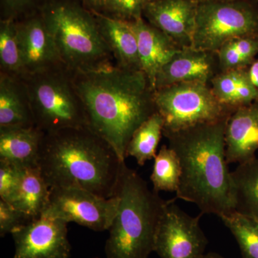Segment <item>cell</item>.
Wrapping results in <instances>:
<instances>
[{
  "label": "cell",
  "instance_id": "6da1fadb",
  "mask_svg": "<svg viewBox=\"0 0 258 258\" xmlns=\"http://www.w3.org/2000/svg\"><path fill=\"white\" fill-rule=\"evenodd\" d=\"M73 79L88 127L125 161L134 132L157 112L155 88L143 71L113 62L73 71Z\"/></svg>",
  "mask_w": 258,
  "mask_h": 258
},
{
  "label": "cell",
  "instance_id": "7a4b0ae2",
  "mask_svg": "<svg viewBox=\"0 0 258 258\" xmlns=\"http://www.w3.org/2000/svg\"><path fill=\"white\" fill-rule=\"evenodd\" d=\"M227 118L163 134L181 166L174 198L195 204L204 215L220 218L235 212L232 176L225 156Z\"/></svg>",
  "mask_w": 258,
  "mask_h": 258
},
{
  "label": "cell",
  "instance_id": "3957f363",
  "mask_svg": "<svg viewBox=\"0 0 258 258\" xmlns=\"http://www.w3.org/2000/svg\"><path fill=\"white\" fill-rule=\"evenodd\" d=\"M124 162L106 141L84 127L45 133L38 165L50 189L80 188L111 198Z\"/></svg>",
  "mask_w": 258,
  "mask_h": 258
},
{
  "label": "cell",
  "instance_id": "277c9868",
  "mask_svg": "<svg viewBox=\"0 0 258 258\" xmlns=\"http://www.w3.org/2000/svg\"><path fill=\"white\" fill-rule=\"evenodd\" d=\"M137 171L124 162L116 195L118 210L105 244L106 258H149L167 205Z\"/></svg>",
  "mask_w": 258,
  "mask_h": 258
},
{
  "label": "cell",
  "instance_id": "5b68a950",
  "mask_svg": "<svg viewBox=\"0 0 258 258\" xmlns=\"http://www.w3.org/2000/svg\"><path fill=\"white\" fill-rule=\"evenodd\" d=\"M40 12L66 68L74 71L112 62L96 17L81 3L47 0Z\"/></svg>",
  "mask_w": 258,
  "mask_h": 258
},
{
  "label": "cell",
  "instance_id": "8992f818",
  "mask_svg": "<svg viewBox=\"0 0 258 258\" xmlns=\"http://www.w3.org/2000/svg\"><path fill=\"white\" fill-rule=\"evenodd\" d=\"M23 79L28 87L37 128L49 133L88 127L86 110L75 88L72 71L63 66L26 75Z\"/></svg>",
  "mask_w": 258,
  "mask_h": 258
},
{
  "label": "cell",
  "instance_id": "52a82bcc",
  "mask_svg": "<svg viewBox=\"0 0 258 258\" xmlns=\"http://www.w3.org/2000/svg\"><path fill=\"white\" fill-rule=\"evenodd\" d=\"M258 38L255 0H198L191 47L217 52L239 37Z\"/></svg>",
  "mask_w": 258,
  "mask_h": 258
},
{
  "label": "cell",
  "instance_id": "ba28073f",
  "mask_svg": "<svg viewBox=\"0 0 258 258\" xmlns=\"http://www.w3.org/2000/svg\"><path fill=\"white\" fill-rule=\"evenodd\" d=\"M157 111L164 120L163 134L225 119L235 109L222 104L210 84L176 83L156 90Z\"/></svg>",
  "mask_w": 258,
  "mask_h": 258
},
{
  "label": "cell",
  "instance_id": "9c48e42d",
  "mask_svg": "<svg viewBox=\"0 0 258 258\" xmlns=\"http://www.w3.org/2000/svg\"><path fill=\"white\" fill-rule=\"evenodd\" d=\"M118 203L117 195L104 198L80 188H51L48 205L42 215L103 232L109 230Z\"/></svg>",
  "mask_w": 258,
  "mask_h": 258
},
{
  "label": "cell",
  "instance_id": "30bf717a",
  "mask_svg": "<svg viewBox=\"0 0 258 258\" xmlns=\"http://www.w3.org/2000/svg\"><path fill=\"white\" fill-rule=\"evenodd\" d=\"M175 201L168 200L158 226L154 252L161 258H202L208 244L200 224L204 214L191 216Z\"/></svg>",
  "mask_w": 258,
  "mask_h": 258
},
{
  "label": "cell",
  "instance_id": "8fae6325",
  "mask_svg": "<svg viewBox=\"0 0 258 258\" xmlns=\"http://www.w3.org/2000/svg\"><path fill=\"white\" fill-rule=\"evenodd\" d=\"M67 222L42 215L11 234L13 258H69L71 245Z\"/></svg>",
  "mask_w": 258,
  "mask_h": 258
},
{
  "label": "cell",
  "instance_id": "7c38bea8",
  "mask_svg": "<svg viewBox=\"0 0 258 258\" xmlns=\"http://www.w3.org/2000/svg\"><path fill=\"white\" fill-rule=\"evenodd\" d=\"M17 30L25 76L66 66L40 12L17 20Z\"/></svg>",
  "mask_w": 258,
  "mask_h": 258
},
{
  "label": "cell",
  "instance_id": "4fadbf2b",
  "mask_svg": "<svg viewBox=\"0 0 258 258\" xmlns=\"http://www.w3.org/2000/svg\"><path fill=\"white\" fill-rule=\"evenodd\" d=\"M198 0H149L143 18L180 48L191 47Z\"/></svg>",
  "mask_w": 258,
  "mask_h": 258
},
{
  "label": "cell",
  "instance_id": "5bb4252c",
  "mask_svg": "<svg viewBox=\"0 0 258 258\" xmlns=\"http://www.w3.org/2000/svg\"><path fill=\"white\" fill-rule=\"evenodd\" d=\"M220 73L216 52L185 47L176 52L161 69L156 78L155 90L180 83L210 84Z\"/></svg>",
  "mask_w": 258,
  "mask_h": 258
},
{
  "label": "cell",
  "instance_id": "9a60e30c",
  "mask_svg": "<svg viewBox=\"0 0 258 258\" xmlns=\"http://www.w3.org/2000/svg\"><path fill=\"white\" fill-rule=\"evenodd\" d=\"M226 160L241 164L257 157L258 101L240 107L231 113L225 131Z\"/></svg>",
  "mask_w": 258,
  "mask_h": 258
},
{
  "label": "cell",
  "instance_id": "2e32d148",
  "mask_svg": "<svg viewBox=\"0 0 258 258\" xmlns=\"http://www.w3.org/2000/svg\"><path fill=\"white\" fill-rule=\"evenodd\" d=\"M131 23L138 39L141 69L155 88L158 74L181 48L144 18Z\"/></svg>",
  "mask_w": 258,
  "mask_h": 258
},
{
  "label": "cell",
  "instance_id": "e0dca14e",
  "mask_svg": "<svg viewBox=\"0 0 258 258\" xmlns=\"http://www.w3.org/2000/svg\"><path fill=\"white\" fill-rule=\"evenodd\" d=\"M103 40L109 49L115 66L121 69L142 71L138 39L131 22L106 15L93 13Z\"/></svg>",
  "mask_w": 258,
  "mask_h": 258
},
{
  "label": "cell",
  "instance_id": "ac0fdd59",
  "mask_svg": "<svg viewBox=\"0 0 258 258\" xmlns=\"http://www.w3.org/2000/svg\"><path fill=\"white\" fill-rule=\"evenodd\" d=\"M45 134L35 125L0 127V159L22 168L39 166Z\"/></svg>",
  "mask_w": 258,
  "mask_h": 258
},
{
  "label": "cell",
  "instance_id": "d6986e66",
  "mask_svg": "<svg viewBox=\"0 0 258 258\" xmlns=\"http://www.w3.org/2000/svg\"><path fill=\"white\" fill-rule=\"evenodd\" d=\"M33 125L35 120L25 81L0 73V127Z\"/></svg>",
  "mask_w": 258,
  "mask_h": 258
},
{
  "label": "cell",
  "instance_id": "ffe728a7",
  "mask_svg": "<svg viewBox=\"0 0 258 258\" xmlns=\"http://www.w3.org/2000/svg\"><path fill=\"white\" fill-rule=\"evenodd\" d=\"M50 195V186L39 166L24 167L18 191L10 205L35 220L45 211Z\"/></svg>",
  "mask_w": 258,
  "mask_h": 258
},
{
  "label": "cell",
  "instance_id": "44dd1931",
  "mask_svg": "<svg viewBox=\"0 0 258 258\" xmlns=\"http://www.w3.org/2000/svg\"><path fill=\"white\" fill-rule=\"evenodd\" d=\"M235 212L258 220V157L231 171Z\"/></svg>",
  "mask_w": 258,
  "mask_h": 258
},
{
  "label": "cell",
  "instance_id": "7402d4cb",
  "mask_svg": "<svg viewBox=\"0 0 258 258\" xmlns=\"http://www.w3.org/2000/svg\"><path fill=\"white\" fill-rule=\"evenodd\" d=\"M210 86L222 104L237 109L258 101V94L246 77L243 69L220 73Z\"/></svg>",
  "mask_w": 258,
  "mask_h": 258
},
{
  "label": "cell",
  "instance_id": "603a6c76",
  "mask_svg": "<svg viewBox=\"0 0 258 258\" xmlns=\"http://www.w3.org/2000/svg\"><path fill=\"white\" fill-rule=\"evenodd\" d=\"M164 129V120L158 112L148 118L134 132L126 149V157H132L142 166L154 159Z\"/></svg>",
  "mask_w": 258,
  "mask_h": 258
},
{
  "label": "cell",
  "instance_id": "cb8c5ba5",
  "mask_svg": "<svg viewBox=\"0 0 258 258\" xmlns=\"http://www.w3.org/2000/svg\"><path fill=\"white\" fill-rule=\"evenodd\" d=\"M0 73L20 78L25 75L14 19L0 22Z\"/></svg>",
  "mask_w": 258,
  "mask_h": 258
},
{
  "label": "cell",
  "instance_id": "d4e9b609",
  "mask_svg": "<svg viewBox=\"0 0 258 258\" xmlns=\"http://www.w3.org/2000/svg\"><path fill=\"white\" fill-rule=\"evenodd\" d=\"M150 179L153 189L159 191L176 192L179 189L181 177V166L179 158L174 150L168 145L161 146L159 153L154 159Z\"/></svg>",
  "mask_w": 258,
  "mask_h": 258
},
{
  "label": "cell",
  "instance_id": "484cf974",
  "mask_svg": "<svg viewBox=\"0 0 258 258\" xmlns=\"http://www.w3.org/2000/svg\"><path fill=\"white\" fill-rule=\"evenodd\" d=\"M216 53L221 72L243 69L257 57L258 38L233 39L224 44Z\"/></svg>",
  "mask_w": 258,
  "mask_h": 258
},
{
  "label": "cell",
  "instance_id": "4316f807",
  "mask_svg": "<svg viewBox=\"0 0 258 258\" xmlns=\"http://www.w3.org/2000/svg\"><path fill=\"white\" fill-rule=\"evenodd\" d=\"M238 244L242 258H258V220L234 212L220 217Z\"/></svg>",
  "mask_w": 258,
  "mask_h": 258
},
{
  "label": "cell",
  "instance_id": "83f0119b",
  "mask_svg": "<svg viewBox=\"0 0 258 258\" xmlns=\"http://www.w3.org/2000/svg\"><path fill=\"white\" fill-rule=\"evenodd\" d=\"M149 0H109L104 14L111 18L134 22L143 18Z\"/></svg>",
  "mask_w": 258,
  "mask_h": 258
},
{
  "label": "cell",
  "instance_id": "f1b7e54d",
  "mask_svg": "<svg viewBox=\"0 0 258 258\" xmlns=\"http://www.w3.org/2000/svg\"><path fill=\"white\" fill-rule=\"evenodd\" d=\"M23 168L0 159V200L11 203L18 191Z\"/></svg>",
  "mask_w": 258,
  "mask_h": 258
},
{
  "label": "cell",
  "instance_id": "f546056e",
  "mask_svg": "<svg viewBox=\"0 0 258 258\" xmlns=\"http://www.w3.org/2000/svg\"><path fill=\"white\" fill-rule=\"evenodd\" d=\"M47 0H1L2 19L21 20L39 13Z\"/></svg>",
  "mask_w": 258,
  "mask_h": 258
},
{
  "label": "cell",
  "instance_id": "4dcf8cb0",
  "mask_svg": "<svg viewBox=\"0 0 258 258\" xmlns=\"http://www.w3.org/2000/svg\"><path fill=\"white\" fill-rule=\"evenodd\" d=\"M32 220H33L10 203L0 200V236L2 237L13 233Z\"/></svg>",
  "mask_w": 258,
  "mask_h": 258
},
{
  "label": "cell",
  "instance_id": "1f68e13d",
  "mask_svg": "<svg viewBox=\"0 0 258 258\" xmlns=\"http://www.w3.org/2000/svg\"><path fill=\"white\" fill-rule=\"evenodd\" d=\"M81 5L92 13L104 14L109 0H80Z\"/></svg>",
  "mask_w": 258,
  "mask_h": 258
},
{
  "label": "cell",
  "instance_id": "d6a6232c",
  "mask_svg": "<svg viewBox=\"0 0 258 258\" xmlns=\"http://www.w3.org/2000/svg\"><path fill=\"white\" fill-rule=\"evenodd\" d=\"M246 77L258 94V57L243 69Z\"/></svg>",
  "mask_w": 258,
  "mask_h": 258
},
{
  "label": "cell",
  "instance_id": "836d02e7",
  "mask_svg": "<svg viewBox=\"0 0 258 258\" xmlns=\"http://www.w3.org/2000/svg\"><path fill=\"white\" fill-rule=\"evenodd\" d=\"M202 258H225L223 256L220 255L216 252H209V253H205V255Z\"/></svg>",
  "mask_w": 258,
  "mask_h": 258
},
{
  "label": "cell",
  "instance_id": "e575fe53",
  "mask_svg": "<svg viewBox=\"0 0 258 258\" xmlns=\"http://www.w3.org/2000/svg\"><path fill=\"white\" fill-rule=\"evenodd\" d=\"M255 1L258 3V0H255Z\"/></svg>",
  "mask_w": 258,
  "mask_h": 258
},
{
  "label": "cell",
  "instance_id": "d590c367",
  "mask_svg": "<svg viewBox=\"0 0 258 258\" xmlns=\"http://www.w3.org/2000/svg\"></svg>",
  "mask_w": 258,
  "mask_h": 258
}]
</instances>
